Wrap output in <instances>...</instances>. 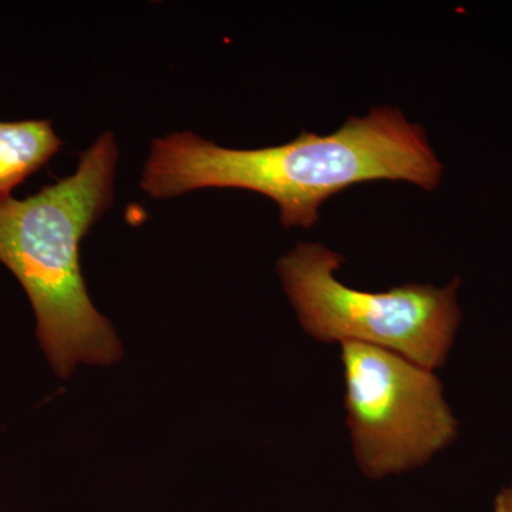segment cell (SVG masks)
<instances>
[{"instance_id":"obj_5","label":"cell","mask_w":512,"mask_h":512,"mask_svg":"<svg viewBox=\"0 0 512 512\" xmlns=\"http://www.w3.org/2000/svg\"><path fill=\"white\" fill-rule=\"evenodd\" d=\"M62 146L49 120L0 121V202L12 198Z\"/></svg>"},{"instance_id":"obj_6","label":"cell","mask_w":512,"mask_h":512,"mask_svg":"<svg viewBox=\"0 0 512 512\" xmlns=\"http://www.w3.org/2000/svg\"><path fill=\"white\" fill-rule=\"evenodd\" d=\"M494 512H512V483L495 498Z\"/></svg>"},{"instance_id":"obj_4","label":"cell","mask_w":512,"mask_h":512,"mask_svg":"<svg viewBox=\"0 0 512 512\" xmlns=\"http://www.w3.org/2000/svg\"><path fill=\"white\" fill-rule=\"evenodd\" d=\"M345 404L357 466L384 478L423 466L457 439L443 384L390 350L342 343Z\"/></svg>"},{"instance_id":"obj_3","label":"cell","mask_w":512,"mask_h":512,"mask_svg":"<svg viewBox=\"0 0 512 512\" xmlns=\"http://www.w3.org/2000/svg\"><path fill=\"white\" fill-rule=\"evenodd\" d=\"M343 261L338 252L312 242L279 259L276 271L305 332L319 342L390 350L433 372L444 366L461 322L460 279L446 288L407 284L359 291L336 278Z\"/></svg>"},{"instance_id":"obj_1","label":"cell","mask_w":512,"mask_h":512,"mask_svg":"<svg viewBox=\"0 0 512 512\" xmlns=\"http://www.w3.org/2000/svg\"><path fill=\"white\" fill-rule=\"evenodd\" d=\"M443 163L426 131L392 107L350 117L328 136L302 131L281 146L234 150L192 131L157 138L141 175V190L170 200L202 188H237L265 195L285 228H311L323 202L369 181H404L433 191Z\"/></svg>"},{"instance_id":"obj_2","label":"cell","mask_w":512,"mask_h":512,"mask_svg":"<svg viewBox=\"0 0 512 512\" xmlns=\"http://www.w3.org/2000/svg\"><path fill=\"white\" fill-rule=\"evenodd\" d=\"M119 147L106 131L70 177L25 200L0 202V262L25 289L36 336L57 376L74 367L111 365L123 356L116 332L87 293L80 244L109 211Z\"/></svg>"}]
</instances>
